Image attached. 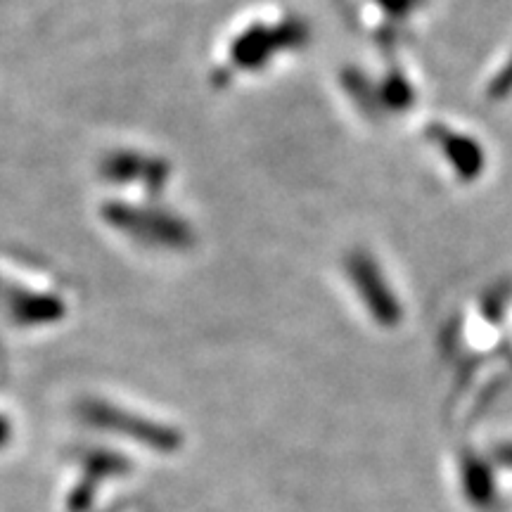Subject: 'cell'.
I'll return each mask as SVG.
<instances>
[{"label": "cell", "mask_w": 512, "mask_h": 512, "mask_svg": "<svg viewBox=\"0 0 512 512\" xmlns=\"http://www.w3.org/2000/svg\"><path fill=\"white\" fill-rule=\"evenodd\" d=\"M102 221L136 245L159 252H188L195 245V230L183 216L162 207H145L124 200H110L100 209Z\"/></svg>", "instance_id": "cell-1"}, {"label": "cell", "mask_w": 512, "mask_h": 512, "mask_svg": "<svg viewBox=\"0 0 512 512\" xmlns=\"http://www.w3.org/2000/svg\"><path fill=\"white\" fill-rule=\"evenodd\" d=\"M100 174L112 185H138L147 192H159L169 183L171 166L166 159L140 150H117L102 159Z\"/></svg>", "instance_id": "cell-2"}, {"label": "cell", "mask_w": 512, "mask_h": 512, "mask_svg": "<svg viewBox=\"0 0 512 512\" xmlns=\"http://www.w3.org/2000/svg\"><path fill=\"white\" fill-rule=\"evenodd\" d=\"M0 309L22 328L55 325L67 316V304L60 294L24 290L19 285H5L3 280H0Z\"/></svg>", "instance_id": "cell-3"}]
</instances>
